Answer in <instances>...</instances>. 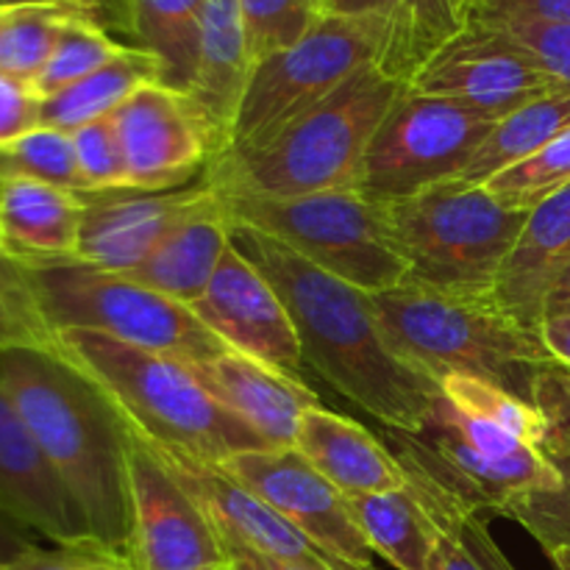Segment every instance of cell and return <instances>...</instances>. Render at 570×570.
<instances>
[{
  "instance_id": "7402d4cb",
  "label": "cell",
  "mask_w": 570,
  "mask_h": 570,
  "mask_svg": "<svg viewBox=\"0 0 570 570\" xmlns=\"http://www.w3.org/2000/svg\"><path fill=\"white\" fill-rule=\"evenodd\" d=\"M254 67L239 0H204L198 28V65H195L193 87L187 95L198 104L212 131V145H215L212 159L228 148Z\"/></svg>"
},
{
  "instance_id": "be15d7a7",
  "label": "cell",
  "mask_w": 570,
  "mask_h": 570,
  "mask_svg": "<svg viewBox=\"0 0 570 570\" xmlns=\"http://www.w3.org/2000/svg\"><path fill=\"white\" fill-rule=\"evenodd\" d=\"M3 6H6V0H0V9H3Z\"/></svg>"
},
{
  "instance_id": "f6af8a7d",
  "label": "cell",
  "mask_w": 570,
  "mask_h": 570,
  "mask_svg": "<svg viewBox=\"0 0 570 570\" xmlns=\"http://www.w3.org/2000/svg\"><path fill=\"white\" fill-rule=\"evenodd\" d=\"M540 340L557 365L570 371V315H549L540 323Z\"/></svg>"
},
{
  "instance_id": "2e32d148",
  "label": "cell",
  "mask_w": 570,
  "mask_h": 570,
  "mask_svg": "<svg viewBox=\"0 0 570 570\" xmlns=\"http://www.w3.org/2000/svg\"><path fill=\"white\" fill-rule=\"evenodd\" d=\"M142 440V438H139ZM148 443V440H145ZM148 449L167 465L184 490L204 510L223 543H237L267 560L284 562L304 570H351L326 551L317 549L301 529H295L282 512L273 510L265 499L239 484L212 462H200L181 451L161 449L148 443Z\"/></svg>"
},
{
  "instance_id": "8992f818",
  "label": "cell",
  "mask_w": 570,
  "mask_h": 570,
  "mask_svg": "<svg viewBox=\"0 0 570 570\" xmlns=\"http://www.w3.org/2000/svg\"><path fill=\"white\" fill-rule=\"evenodd\" d=\"M37 315L48 332H95L120 343L198 365L228 348L189 306L165 298L122 273H106L81 262L22 267Z\"/></svg>"
},
{
  "instance_id": "f907efd6",
  "label": "cell",
  "mask_w": 570,
  "mask_h": 570,
  "mask_svg": "<svg viewBox=\"0 0 570 570\" xmlns=\"http://www.w3.org/2000/svg\"><path fill=\"white\" fill-rule=\"evenodd\" d=\"M0 282L9 284V287H26V278H22V267H17L14 262L6 259L0 254Z\"/></svg>"
},
{
  "instance_id": "b9f144b4",
  "label": "cell",
  "mask_w": 570,
  "mask_h": 570,
  "mask_svg": "<svg viewBox=\"0 0 570 570\" xmlns=\"http://www.w3.org/2000/svg\"><path fill=\"white\" fill-rule=\"evenodd\" d=\"M534 406L549 421V440L546 443L570 445V371L554 365L543 376Z\"/></svg>"
},
{
  "instance_id": "db71d44e",
  "label": "cell",
  "mask_w": 570,
  "mask_h": 570,
  "mask_svg": "<svg viewBox=\"0 0 570 570\" xmlns=\"http://www.w3.org/2000/svg\"><path fill=\"white\" fill-rule=\"evenodd\" d=\"M250 554L256 557V562H259L262 570H304V568H295V566H284V562H276V560H267V557L256 554V551H250Z\"/></svg>"
},
{
  "instance_id": "3957f363",
  "label": "cell",
  "mask_w": 570,
  "mask_h": 570,
  "mask_svg": "<svg viewBox=\"0 0 570 570\" xmlns=\"http://www.w3.org/2000/svg\"><path fill=\"white\" fill-rule=\"evenodd\" d=\"M384 334L421 373H460L510 390L534 404L540 382L557 365L540 332L518 323L493 293H456L404 282L373 295Z\"/></svg>"
},
{
  "instance_id": "4dcf8cb0",
  "label": "cell",
  "mask_w": 570,
  "mask_h": 570,
  "mask_svg": "<svg viewBox=\"0 0 570 570\" xmlns=\"http://www.w3.org/2000/svg\"><path fill=\"white\" fill-rule=\"evenodd\" d=\"M78 14L95 17L92 11L61 3L9 6L3 26H0V76H9L33 87L39 72L48 65L65 26Z\"/></svg>"
},
{
  "instance_id": "836d02e7",
  "label": "cell",
  "mask_w": 570,
  "mask_h": 570,
  "mask_svg": "<svg viewBox=\"0 0 570 570\" xmlns=\"http://www.w3.org/2000/svg\"><path fill=\"white\" fill-rule=\"evenodd\" d=\"M0 176H22L70 193H89L78 170L72 134L48 126H37L0 148Z\"/></svg>"
},
{
  "instance_id": "9f6ffc18",
  "label": "cell",
  "mask_w": 570,
  "mask_h": 570,
  "mask_svg": "<svg viewBox=\"0 0 570 570\" xmlns=\"http://www.w3.org/2000/svg\"><path fill=\"white\" fill-rule=\"evenodd\" d=\"M6 529H20V527H14V523H11L9 518L0 515V538H6V534H9V538H11V532H6ZM3 560H6V557H3Z\"/></svg>"
},
{
  "instance_id": "9c48e42d",
  "label": "cell",
  "mask_w": 570,
  "mask_h": 570,
  "mask_svg": "<svg viewBox=\"0 0 570 570\" xmlns=\"http://www.w3.org/2000/svg\"><path fill=\"white\" fill-rule=\"evenodd\" d=\"M384 50V17H321L298 42L254 67L228 148L217 156L250 154L271 145L356 72L382 65Z\"/></svg>"
},
{
  "instance_id": "e575fe53",
  "label": "cell",
  "mask_w": 570,
  "mask_h": 570,
  "mask_svg": "<svg viewBox=\"0 0 570 570\" xmlns=\"http://www.w3.org/2000/svg\"><path fill=\"white\" fill-rule=\"evenodd\" d=\"M570 184V131L557 137L549 148L529 156L521 165L499 173L482 187L512 209L529 212Z\"/></svg>"
},
{
  "instance_id": "60d3db41",
  "label": "cell",
  "mask_w": 570,
  "mask_h": 570,
  "mask_svg": "<svg viewBox=\"0 0 570 570\" xmlns=\"http://www.w3.org/2000/svg\"><path fill=\"white\" fill-rule=\"evenodd\" d=\"M42 98L31 83L0 76V148L39 126Z\"/></svg>"
},
{
  "instance_id": "8fae6325",
  "label": "cell",
  "mask_w": 570,
  "mask_h": 570,
  "mask_svg": "<svg viewBox=\"0 0 570 570\" xmlns=\"http://www.w3.org/2000/svg\"><path fill=\"white\" fill-rule=\"evenodd\" d=\"M131 543L128 570H204L228 562L223 540L193 495L145 440L126 429Z\"/></svg>"
},
{
  "instance_id": "603a6c76",
  "label": "cell",
  "mask_w": 570,
  "mask_h": 570,
  "mask_svg": "<svg viewBox=\"0 0 570 570\" xmlns=\"http://www.w3.org/2000/svg\"><path fill=\"white\" fill-rule=\"evenodd\" d=\"M570 267V184L560 193L529 209L523 232L501 267L495 282V301L538 332L543 323V304L557 278Z\"/></svg>"
},
{
  "instance_id": "94428289",
  "label": "cell",
  "mask_w": 570,
  "mask_h": 570,
  "mask_svg": "<svg viewBox=\"0 0 570 570\" xmlns=\"http://www.w3.org/2000/svg\"><path fill=\"white\" fill-rule=\"evenodd\" d=\"M6 11H9V6H3V9H0V26H3V20H6Z\"/></svg>"
},
{
  "instance_id": "ee69618b",
  "label": "cell",
  "mask_w": 570,
  "mask_h": 570,
  "mask_svg": "<svg viewBox=\"0 0 570 570\" xmlns=\"http://www.w3.org/2000/svg\"><path fill=\"white\" fill-rule=\"evenodd\" d=\"M501 14L532 17V20L546 22H570V0H479L471 20Z\"/></svg>"
},
{
  "instance_id": "d590c367",
  "label": "cell",
  "mask_w": 570,
  "mask_h": 570,
  "mask_svg": "<svg viewBox=\"0 0 570 570\" xmlns=\"http://www.w3.org/2000/svg\"><path fill=\"white\" fill-rule=\"evenodd\" d=\"M543 451L560 471L562 488L523 495L507 507L504 515L521 523L543 546L546 554H551L557 549H570V445L546 443Z\"/></svg>"
},
{
  "instance_id": "7a4b0ae2",
  "label": "cell",
  "mask_w": 570,
  "mask_h": 570,
  "mask_svg": "<svg viewBox=\"0 0 570 570\" xmlns=\"http://www.w3.org/2000/svg\"><path fill=\"white\" fill-rule=\"evenodd\" d=\"M0 387L87 521L95 549L128 568L126 426L115 406L53 351L0 348Z\"/></svg>"
},
{
  "instance_id": "8d00e7d4",
  "label": "cell",
  "mask_w": 570,
  "mask_h": 570,
  "mask_svg": "<svg viewBox=\"0 0 570 570\" xmlns=\"http://www.w3.org/2000/svg\"><path fill=\"white\" fill-rule=\"evenodd\" d=\"M254 65L298 42L317 20L315 0H239Z\"/></svg>"
},
{
  "instance_id": "ab89813d",
  "label": "cell",
  "mask_w": 570,
  "mask_h": 570,
  "mask_svg": "<svg viewBox=\"0 0 570 570\" xmlns=\"http://www.w3.org/2000/svg\"><path fill=\"white\" fill-rule=\"evenodd\" d=\"M0 348H39L56 354V337L37 315L28 287L0 282Z\"/></svg>"
},
{
  "instance_id": "ba28073f",
  "label": "cell",
  "mask_w": 570,
  "mask_h": 570,
  "mask_svg": "<svg viewBox=\"0 0 570 570\" xmlns=\"http://www.w3.org/2000/svg\"><path fill=\"white\" fill-rule=\"evenodd\" d=\"M384 206L410 262L406 282L456 293H493L529 215L460 178Z\"/></svg>"
},
{
  "instance_id": "681fc988",
  "label": "cell",
  "mask_w": 570,
  "mask_h": 570,
  "mask_svg": "<svg viewBox=\"0 0 570 570\" xmlns=\"http://www.w3.org/2000/svg\"><path fill=\"white\" fill-rule=\"evenodd\" d=\"M223 549H226L228 562H232V570H262L259 562H256V557L250 554V551L245 549V546L223 543Z\"/></svg>"
},
{
  "instance_id": "9a60e30c",
  "label": "cell",
  "mask_w": 570,
  "mask_h": 570,
  "mask_svg": "<svg viewBox=\"0 0 570 570\" xmlns=\"http://www.w3.org/2000/svg\"><path fill=\"white\" fill-rule=\"evenodd\" d=\"M189 309L232 351L301 379L306 362L293 317L271 278L234 245Z\"/></svg>"
},
{
  "instance_id": "680465c9",
  "label": "cell",
  "mask_w": 570,
  "mask_h": 570,
  "mask_svg": "<svg viewBox=\"0 0 570 570\" xmlns=\"http://www.w3.org/2000/svg\"><path fill=\"white\" fill-rule=\"evenodd\" d=\"M115 6L120 9L122 20H126V33H128V0H115Z\"/></svg>"
},
{
  "instance_id": "5bb4252c",
  "label": "cell",
  "mask_w": 570,
  "mask_h": 570,
  "mask_svg": "<svg viewBox=\"0 0 570 570\" xmlns=\"http://www.w3.org/2000/svg\"><path fill=\"white\" fill-rule=\"evenodd\" d=\"M562 87L566 83L540 70L504 33L482 22H468L410 83L412 92L460 100L493 120Z\"/></svg>"
},
{
  "instance_id": "f5cc1de1",
  "label": "cell",
  "mask_w": 570,
  "mask_h": 570,
  "mask_svg": "<svg viewBox=\"0 0 570 570\" xmlns=\"http://www.w3.org/2000/svg\"><path fill=\"white\" fill-rule=\"evenodd\" d=\"M551 566L554 570H570V549H557L549 554Z\"/></svg>"
},
{
  "instance_id": "6125c7cd",
  "label": "cell",
  "mask_w": 570,
  "mask_h": 570,
  "mask_svg": "<svg viewBox=\"0 0 570 570\" xmlns=\"http://www.w3.org/2000/svg\"><path fill=\"white\" fill-rule=\"evenodd\" d=\"M0 570H6V560H3V557H0Z\"/></svg>"
},
{
  "instance_id": "bcb514c9",
  "label": "cell",
  "mask_w": 570,
  "mask_h": 570,
  "mask_svg": "<svg viewBox=\"0 0 570 570\" xmlns=\"http://www.w3.org/2000/svg\"><path fill=\"white\" fill-rule=\"evenodd\" d=\"M33 3H61V6H78V9H87L104 22L106 28L109 26H120L126 28V20H122L120 9L115 6V0H6V6H33Z\"/></svg>"
},
{
  "instance_id": "f1b7e54d",
  "label": "cell",
  "mask_w": 570,
  "mask_h": 570,
  "mask_svg": "<svg viewBox=\"0 0 570 570\" xmlns=\"http://www.w3.org/2000/svg\"><path fill=\"white\" fill-rule=\"evenodd\" d=\"M204 0H128V33L161 61L165 83L189 92L198 65Z\"/></svg>"
},
{
  "instance_id": "7c38bea8",
  "label": "cell",
  "mask_w": 570,
  "mask_h": 570,
  "mask_svg": "<svg viewBox=\"0 0 570 570\" xmlns=\"http://www.w3.org/2000/svg\"><path fill=\"white\" fill-rule=\"evenodd\" d=\"M111 120L126 161L128 189L170 193L189 187L198 173L204 176L215 154L198 104L167 83L137 89Z\"/></svg>"
},
{
  "instance_id": "cb8c5ba5",
  "label": "cell",
  "mask_w": 570,
  "mask_h": 570,
  "mask_svg": "<svg viewBox=\"0 0 570 570\" xmlns=\"http://www.w3.org/2000/svg\"><path fill=\"white\" fill-rule=\"evenodd\" d=\"M228 245L232 226L223 215L220 198H215L209 206L189 215L181 226L173 228L142 265L122 276L165 298L193 306L209 287Z\"/></svg>"
},
{
  "instance_id": "ffe728a7",
  "label": "cell",
  "mask_w": 570,
  "mask_h": 570,
  "mask_svg": "<svg viewBox=\"0 0 570 570\" xmlns=\"http://www.w3.org/2000/svg\"><path fill=\"white\" fill-rule=\"evenodd\" d=\"M83 209V193L0 176V254L17 267L76 262Z\"/></svg>"
},
{
  "instance_id": "d4e9b609",
  "label": "cell",
  "mask_w": 570,
  "mask_h": 570,
  "mask_svg": "<svg viewBox=\"0 0 570 570\" xmlns=\"http://www.w3.org/2000/svg\"><path fill=\"white\" fill-rule=\"evenodd\" d=\"M410 473V484L432 515L438 529V551H434L432 570H518L507 560L501 546L490 534L484 512L468 504L460 493L440 482L426 465L399 451Z\"/></svg>"
},
{
  "instance_id": "30bf717a",
  "label": "cell",
  "mask_w": 570,
  "mask_h": 570,
  "mask_svg": "<svg viewBox=\"0 0 570 570\" xmlns=\"http://www.w3.org/2000/svg\"><path fill=\"white\" fill-rule=\"evenodd\" d=\"M495 122L460 100L406 87L367 148L360 193L376 204H395L460 178Z\"/></svg>"
},
{
  "instance_id": "484cf974",
  "label": "cell",
  "mask_w": 570,
  "mask_h": 570,
  "mask_svg": "<svg viewBox=\"0 0 570 570\" xmlns=\"http://www.w3.org/2000/svg\"><path fill=\"white\" fill-rule=\"evenodd\" d=\"M148 83H165L161 61L148 50L128 45L117 59H111L100 70L89 72L87 78L70 83L50 98H42L39 126L72 134L87 122L111 117L137 89Z\"/></svg>"
},
{
  "instance_id": "6da1fadb",
  "label": "cell",
  "mask_w": 570,
  "mask_h": 570,
  "mask_svg": "<svg viewBox=\"0 0 570 570\" xmlns=\"http://www.w3.org/2000/svg\"><path fill=\"white\" fill-rule=\"evenodd\" d=\"M232 245L278 289L298 332L304 362L323 382L395 432L423 434L432 426L440 384L401 360L371 293L248 226H232Z\"/></svg>"
},
{
  "instance_id": "6f0895ef",
  "label": "cell",
  "mask_w": 570,
  "mask_h": 570,
  "mask_svg": "<svg viewBox=\"0 0 570 570\" xmlns=\"http://www.w3.org/2000/svg\"><path fill=\"white\" fill-rule=\"evenodd\" d=\"M332 3H334V0H315L317 11H321L323 17H326V14H332Z\"/></svg>"
},
{
  "instance_id": "d6986e66",
  "label": "cell",
  "mask_w": 570,
  "mask_h": 570,
  "mask_svg": "<svg viewBox=\"0 0 570 570\" xmlns=\"http://www.w3.org/2000/svg\"><path fill=\"white\" fill-rule=\"evenodd\" d=\"M187 367L206 393L239 417L271 451L293 449L301 417L321 404L315 390L306 387L298 376L237 351Z\"/></svg>"
},
{
  "instance_id": "e0dca14e",
  "label": "cell",
  "mask_w": 570,
  "mask_h": 570,
  "mask_svg": "<svg viewBox=\"0 0 570 570\" xmlns=\"http://www.w3.org/2000/svg\"><path fill=\"white\" fill-rule=\"evenodd\" d=\"M217 198L204 181L170 193H139V189H111V193H83V223L78 237L76 262L106 273H128L142 265L156 245L189 215L200 212Z\"/></svg>"
},
{
  "instance_id": "7dc6e473",
  "label": "cell",
  "mask_w": 570,
  "mask_h": 570,
  "mask_svg": "<svg viewBox=\"0 0 570 570\" xmlns=\"http://www.w3.org/2000/svg\"><path fill=\"white\" fill-rule=\"evenodd\" d=\"M399 0H334L332 14L345 17H384L387 20L395 11Z\"/></svg>"
},
{
  "instance_id": "277c9868",
  "label": "cell",
  "mask_w": 570,
  "mask_h": 570,
  "mask_svg": "<svg viewBox=\"0 0 570 570\" xmlns=\"http://www.w3.org/2000/svg\"><path fill=\"white\" fill-rule=\"evenodd\" d=\"M56 354L106 395L122 426L161 449L220 465L259 438L217 404L184 362L95 332H59Z\"/></svg>"
},
{
  "instance_id": "5b68a950",
  "label": "cell",
  "mask_w": 570,
  "mask_h": 570,
  "mask_svg": "<svg viewBox=\"0 0 570 570\" xmlns=\"http://www.w3.org/2000/svg\"><path fill=\"white\" fill-rule=\"evenodd\" d=\"M404 92L406 83L395 81L379 65L365 67L265 148L215 156L206 165L204 181L217 195L248 198L360 189L367 148Z\"/></svg>"
},
{
  "instance_id": "ac0fdd59",
  "label": "cell",
  "mask_w": 570,
  "mask_h": 570,
  "mask_svg": "<svg viewBox=\"0 0 570 570\" xmlns=\"http://www.w3.org/2000/svg\"><path fill=\"white\" fill-rule=\"evenodd\" d=\"M0 515L61 549L98 551L87 521L61 488L17 406L0 387ZM100 554V551H98ZM106 557V554H104Z\"/></svg>"
},
{
  "instance_id": "c3c4849f",
  "label": "cell",
  "mask_w": 570,
  "mask_h": 570,
  "mask_svg": "<svg viewBox=\"0 0 570 570\" xmlns=\"http://www.w3.org/2000/svg\"><path fill=\"white\" fill-rule=\"evenodd\" d=\"M549 315H570V267L554 282L543 304V317Z\"/></svg>"
},
{
  "instance_id": "52a82bcc",
  "label": "cell",
  "mask_w": 570,
  "mask_h": 570,
  "mask_svg": "<svg viewBox=\"0 0 570 570\" xmlns=\"http://www.w3.org/2000/svg\"><path fill=\"white\" fill-rule=\"evenodd\" d=\"M232 226L278 239L321 271L376 295L410 278V262L390 228L387 206L360 189L301 198L217 195Z\"/></svg>"
},
{
  "instance_id": "816d5d0a",
  "label": "cell",
  "mask_w": 570,
  "mask_h": 570,
  "mask_svg": "<svg viewBox=\"0 0 570 570\" xmlns=\"http://www.w3.org/2000/svg\"><path fill=\"white\" fill-rule=\"evenodd\" d=\"M83 570H128V568L122 566V562L111 560V557H92V560H89V566Z\"/></svg>"
},
{
  "instance_id": "74e56055",
  "label": "cell",
  "mask_w": 570,
  "mask_h": 570,
  "mask_svg": "<svg viewBox=\"0 0 570 570\" xmlns=\"http://www.w3.org/2000/svg\"><path fill=\"white\" fill-rule=\"evenodd\" d=\"M471 22H482L504 33L540 70L570 87V22H546L518 14L479 17Z\"/></svg>"
},
{
  "instance_id": "11a10c76",
  "label": "cell",
  "mask_w": 570,
  "mask_h": 570,
  "mask_svg": "<svg viewBox=\"0 0 570 570\" xmlns=\"http://www.w3.org/2000/svg\"><path fill=\"white\" fill-rule=\"evenodd\" d=\"M454 3H456V11H460V17L465 20V26H468V20H471L473 11H476L479 0H454Z\"/></svg>"
},
{
  "instance_id": "4fadbf2b",
  "label": "cell",
  "mask_w": 570,
  "mask_h": 570,
  "mask_svg": "<svg viewBox=\"0 0 570 570\" xmlns=\"http://www.w3.org/2000/svg\"><path fill=\"white\" fill-rule=\"evenodd\" d=\"M217 468L254 490L328 557L351 570H376L348 499L295 449L243 451Z\"/></svg>"
},
{
  "instance_id": "d6a6232c",
  "label": "cell",
  "mask_w": 570,
  "mask_h": 570,
  "mask_svg": "<svg viewBox=\"0 0 570 570\" xmlns=\"http://www.w3.org/2000/svg\"><path fill=\"white\" fill-rule=\"evenodd\" d=\"M126 48L128 45L117 42L109 33V28L100 26L95 17H72L65 26V31H61L59 42H56L45 70L39 72V78L33 81V89H37L39 98H50V95L61 92V89H67L70 83L87 78L89 72L109 65V61L117 59Z\"/></svg>"
},
{
  "instance_id": "83f0119b",
  "label": "cell",
  "mask_w": 570,
  "mask_h": 570,
  "mask_svg": "<svg viewBox=\"0 0 570 570\" xmlns=\"http://www.w3.org/2000/svg\"><path fill=\"white\" fill-rule=\"evenodd\" d=\"M570 131V87L543 95L532 104L521 106L512 115L501 117L479 154L460 176V181L482 187L499 173L521 165L529 156L549 148L557 137Z\"/></svg>"
},
{
  "instance_id": "91938a15",
  "label": "cell",
  "mask_w": 570,
  "mask_h": 570,
  "mask_svg": "<svg viewBox=\"0 0 570 570\" xmlns=\"http://www.w3.org/2000/svg\"><path fill=\"white\" fill-rule=\"evenodd\" d=\"M204 570H232V562H223V566H212V568H204Z\"/></svg>"
},
{
  "instance_id": "7bdbcfd3",
  "label": "cell",
  "mask_w": 570,
  "mask_h": 570,
  "mask_svg": "<svg viewBox=\"0 0 570 570\" xmlns=\"http://www.w3.org/2000/svg\"><path fill=\"white\" fill-rule=\"evenodd\" d=\"M92 557H104L87 549H42V546L26 543L20 551L6 560V570H83Z\"/></svg>"
},
{
  "instance_id": "1f68e13d",
  "label": "cell",
  "mask_w": 570,
  "mask_h": 570,
  "mask_svg": "<svg viewBox=\"0 0 570 570\" xmlns=\"http://www.w3.org/2000/svg\"><path fill=\"white\" fill-rule=\"evenodd\" d=\"M440 395L462 415L493 423L523 443L543 449L549 440V421L543 412L499 384L451 373V376L440 379Z\"/></svg>"
},
{
  "instance_id": "4316f807",
  "label": "cell",
  "mask_w": 570,
  "mask_h": 570,
  "mask_svg": "<svg viewBox=\"0 0 570 570\" xmlns=\"http://www.w3.org/2000/svg\"><path fill=\"white\" fill-rule=\"evenodd\" d=\"M354 521L373 554L395 570H432L438 529L412 484L390 493L348 499Z\"/></svg>"
},
{
  "instance_id": "44dd1931",
  "label": "cell",
  "mask_w": 570,
  "mask_h": 570,
  "mask_svg": "<svg viewBox=\"0 0 570 570\" xmlns=\"http://www.w3.org/2000/svg\"><path fill=\"white\" fill-rule=\"evenodd\" d=\"M295 451L328 479L345 499L390 493L410 484L404 462L362 423L323 404L301 417Z\"/></svg>"
},
{
  "instance_id": "f35d334b",
  "label": "cell",
  "mask_w": 570,
  "mask_h": 570,
  "mask_svg": "<svg viewBox=\"0 0 570 570\" xmlns=\"http://www.w3.org/2000/svg\"><path fill=\"white\" fill-rule=\"evenodd\" d=\"M72 142H76L78 170H81L89 193L128 189L126 161H122V148L111 117L87 122L72 131Z\"/></svg>"
},
{
  "instance_id": "f546056e",
  "label": "cell",
  "mask_w": 570,
  "mask_h": 570,
  "mask_svg": "<svg viewBox=\"0 0 570 570\" xmlns=\"http://www.w3.org/2000/svg\"><path fill=\"white\" fill-rule=\"evenodd\" d=\"M465 28L454 0H399L387 17L382 70L410 87L421 67Z\"/></svg>"
}]
</instances>
